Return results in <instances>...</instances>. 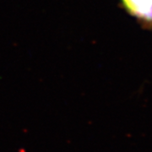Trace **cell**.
<instances>
[{"label": "cell", "mask_w": 152, "mask_h": 152, "mask_svg": "<svg viewBox=\"0 0 152 152\" xmlns=\"http://www.w3.org/2000/svg\"><path fill=\"white\" fill-rule=\"evenodd\" d=\"M120 3L143 29L152 30V0H120Z\"/></svg>", "instance_id": "cell-1"}]
</instances>
